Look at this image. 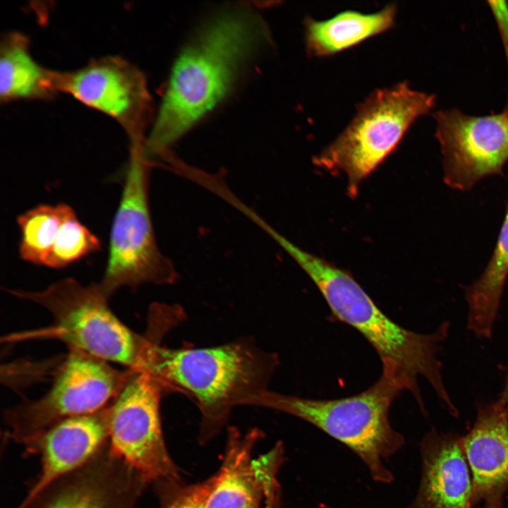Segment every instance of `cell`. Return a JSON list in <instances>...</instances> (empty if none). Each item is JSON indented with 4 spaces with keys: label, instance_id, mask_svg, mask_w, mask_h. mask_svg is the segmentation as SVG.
<instances>
[{
    "label": "cell",
    "instance_id": "cell-1",
    "mask_svg": "<svg viewBox=\"0 0 508 508\" xmlns=\"http://www.w3.org/2000/svg\"><path fill=\"white\" fill-rule=\"evenodd\" d=\"M270 40L262 19L246 8L222 12L203 25L172 68L157 116L145 140L146 158L165 155L175 141L215 107Z\"/></svg>",
    "mask_w": 508,
    "mask_h": 508
},
{
    "label": "cell",
    "instance_id": "cell-2",
    "mask_svg": "<svg viewBox=\"0 0 508 508\" xmlns=\"http://www.w3.org/2000/svg\"><path fill=\"white\" fill-rule=\"evenodd\" d=\"M279 245L310 277L334 316L369 341L380 356L382 368L397 371L417 388L418 379L425 378L445 409L450 414L457 412L438 358L440 346L449 335V322H443L434 332L426 334L406 329L386 315L349 272L285 237Z\"/></svg>",
    "mask_w": 508,
    "mask_h": 508
},
{
    "label": "cell",
    "instance_id": "cell-3",
    "mask_svg": "<svg viewBox=\"0 0 508 508\" xmlns=\"http://www.w3.org/2000/svg\"><path fill=\"white\" fill-rule=\"evenodd\" d=\"M278 356L241 339L205 348L170 349L159 343L147 349L140 369L152 373L164 389L190 396L201 414L202 435L222 428L232 409L249 405L268 390Z\"/></svg>",
    "mask_w": 508,
    "mask_h": 508
},
{
    "label": "cell",
    "instance_id": "cell-4",
    "mask_svg": "<svg viewBox=\"0 0 508 508\" xmlns=\"http://www.w3.org/2000/svg\"><path fill=\"white\" fill-rule=\"evenodd\" d=\"M406 390L416 397L404 376L382 368L373 385L348 397L313 399L267 390L250 405L286 413L313 425L354 452L374 481L389 484L394 477L386 461L405 444L403 435L391 424L389 411L396 397Z\"/></svg>",
    "mask_w": 508,
    "mask_h": 508
},
{
    "label": "cell",
    "instance_id": "cell-5",
    "mask_svg": "<svg viewBox=\"0 0 508 508\" xmlns=\"http://www.w3.org/2000/svg\"><path fill=\"white\" fill-rule=\"evenodd\" d=\"M18 298L45 308L52 315L51 326L16 336L10 340L50 339L107 362L139 369L150 342L119 320L110 309L109 298L99 283L84 286L67 277L41 291L8 289Z\"/></svg>",
    "mask_w": 508,
    "mask_h": 508
},
{
    "label": "cell",
    "instance_id": "cell-6",
    "mask_svg": "<svg viewBox=\"0 0 508 508\" xmlns=\"http://www.w3.org/2000/svg\"><path fill=\"white\" fill-rule=\"evenodd\" d=\"M435 104V95L413 90L407 81L377 89L359 104L348 126L314 158V163L346 175L348 192L355 196L361 182Z\"/></svg>",
    "mask_w": 508,
    "mask_h": 508
},
{
    "label": "cell",
    "instance_id": "cell-7",
    "mask_svg": "<svg viewBox=\"0 0 508 508\" xmlns=\"http://www.w3.org/2000/svg\"><path fill=\"white\" fill-rule=\"evenodd\" d=\"M148 161L144 142L130 143L126 179L110 232L109 258L99 283L109 298L124 286L169 284L176 277L155 240L148 201Z\"/></svg>",
    "mask_w": 508,
    "mask_h": 508
},
{
    "label": "cell",
    "instance_id": "cell-8",
    "mask_svg": "<svg viewBox=\"0 0 508 508\" xmlns=\"http://www.w3.org/2000/svg\"><path fill=\"white\" fill-rule=\"evenodd\" d=\"M133 370L121 371L106 361L68 349L44 396L6 411L10 437L28 447L57 423L104 409L120 393Z\"/></svg>",
    "mask_w": 508,
    "mask_h": 508
},
{
    "label": "cell",
    "instance_id": "cell-9",
    "mask_svg": "<svg viewBox=\"0 0 508 508\" xmlns=\"http://www.w3.org/2000/svg\"><path fill=\"white\" fill-rule=\"evenodd\" d=\"M164 388L146 370L134 369L109 405L111 450L147 483L179 481L163 436L159 404Z\"/></svg>",
    "mask_w": 508,
    "mask_h": 508
},
{
    "label": "cell",
    "instance_id": "cell-10",
    "mask_svg": "<svg viewBox=\"0 0 508 508\" xmlns=\"http://www.w3.org/2000/svg\"><path fill=\"white\" fill-rule=\"evenodd\" d=\"M433 117L447 186L466 190L484 177L502 174L508 161V107L486 116L453 107Z\"/></svg>",
    "mask_w": 508,
    "mask_h": 508
},
{
    "label": "cell",
    "instance_id": "cell-11",
    "mask_svg": "<svg viewBox=\"0 0 508 508\" xmlns=\"http://www.w3.org/2000/svg\"><path fill=\"white\" fill-rule=\"evenodd\" d=\"M61 92L115 119L129 141L145 140L150 96L144 74L120 56L102 57L61 73Z\"/></svg>",
    "mask_w": 508,
    "mask_h": 508
},
{
    "label": "cell",
    "instance_id": "cell-12",
    "mask_svg": "<svg viewBox=\"0 0 508 508\" xmlns=\"http://www.w3.org/2000/svg\"><path fill=\"white\" fill-rule=\"evenodd\" d=\"M147 483L107 443L85 465L17 508H133Z\"/></svg>",
    "mask_w": 508,
    "mask_h": 508
},
{
    "label": "cell",
    "instance_id": "cell-13",
    "mask_svg": "<svg viewBox=\"0 0 508 508\" xmlns=\"http://www.w3.org/2000/svg\"><path fill=\"white\" fill-rule=\"evenodd\" d=\"M109 405L92 413L71 417L54 425L30 446L41 456L40 474L19 504H25L58 479L88 462L107 442Z\"/></svg>",
    "mask_w": 508,
    "mask_h": 508
},
{
    "label": "cell",
    "instance_id": "cell-14",
    "mask_svg": "<svg viewBox=\"0 0 508 508\" xmlns=\"http://www.w3.org/2000/svg\"><path fill=\"white\" fill-rule=\"evenodd\" d=\"M421 476L406 508H471L473 479L462 436L432 429L420 443Z\"/></svg>",
    "mask_w": 508,
    "mask_h": 508
},
{
    "label": "cell",
    "instance_id": "cell-15",
    "mask_svg": "<svg viewBox=\"0 0 508 508\" xmlns=\"http://www.w3.org/2000/svg\"><path fill=\"white\" fill-rule=\"evenodd\" d=\"M462 447L472 475L473 505L503 502L508 491V409L495 401L480 403Z\"/></svg>",
    "mask_w": 508,
    "mask_h": 508
},
{
    "label": "cell",
    "instance_id": "cell-16",
    "mask_svg": "<svg viewBox=\"0 0 508 508\" xmlns=\"http://www.w3.org/2000/svg\"><path fill=\"white\" fill-rule=\"evenodd\" d=\"M259 433L246 435L231 430L222 464L211 478L204 508H260L265 493L267 471L280 456L274 447L258 458L253 450Z\"/></svg>",
    "mask_w": 508,
    "mask_h": 508
},
{
    "label": "cell",
    "instance_id": "cell-17",
    "mask_svg": "<svg viewBox=\"0 0 508 508\" xmlns=\"http://www.w3.org/2000/svg\"><path fill=\"white\" fill-rule=\"evenodd\" d=\"M61 72L39 64L29 40L18 32L6 34L0 46V100L48 99L61 92Z\"/></svg>",
    "mask_w": 508,
    "mask_h": 508
},
{
    "label": "cell",
    "instance_id": "cell-18",
    "mask_svg": "<svg viewBox=\"0 0 508 508\" xmlns=\"http://www.w3.org/2000/svg\"><path fill=\"white\" fill-rule=\"evenodd\" d=\"M397 6L389 4L371 13L344 11L326 20L307 18L305 43L312 56L323 57L351 48L393 27Z\"/></svg>",
    "mask_w": 508,
    "mask_h": 508
},
{
    "label": "cell",
    "instance_id": "cell-19",
    "mask_svg": "<svg viewBox=\"0 0 508 508\" xmlns=\"http://www.w3.org/2000/svg\"><path fill=\"white\" fill-rule=\"evenodd\" d=\"M507 277L508 202L491 259L480 277L465 291L467 328L476 337H492Z\"/></svg>",
    "mask_w": 508,
    "mask_h": 508
},
{
    "label": "cell",
    "instance_id": "cell-20",
    "mask_svg": "<svg viewBox=\"0 0 508 508\" xmlns=\"http://www.w3.org/2000/svg\"><path fill=\"white\" fill-rule=\"evenodd\" d=\"M67 204H40L17 217L20 230L19 255L25 261L44 266L63 221Z\"/></svg>",
    "mask_w": 508,
    "mask_h": 508
},
{
    "label": "cell",
    "instance_id": "cell-21",
    "mask_svg": "<svg viewBox=\"0 0 508 508\" xmlns=\"http://www.w3.org/2000/svg\"><path fill=\"white\" fill-rule=\"evenodd\" d=\"M101 248L99 238L80 222L74 210L67 205L44 266L63 268Z\"/></svg>",
    "mask_w": 508,
    "mask_h": 508
},
{
    "label": "cell",
    "instance_id": "cell-22",
    "mask_svg": "<svg viewBox=\"0 0 508 508\" xmlns=\"http://www.w3.org/2000/svg\"><path fill=\"white\" fill-rule=\"evenodd\" d=\"M210 483L209 478L188 485H180L179 481L157 485L165 489L162 508H204Z\"/></svg>",
    "mask_w": 508,
    "mask_h": 508
},
{
    "label": "cell",
    "instance_id": "cell-23",
    "mask_svg": "<svg viewBox=\"0 0 508 508\" xmlns=\"http://www.w3.org/2000/svg\"><path fill=\"white\" fill-rule=\"evenodd\" d=\"M488 3L498 27L508 67V2L489 1ZM507 107H508V100Z\"/></svg>",
    "mask_w": 508,
    "mask_h": 508
},
{
    "label": "cell",
    "instance_id": "cell-24",
    "mask_svg": "<svg viewBox=\"0 0 508 508\" xmlns=\"http://www.w3.org/2000/svg\"><path fill=\"white\" fill-rule=\"evenodd\" d=\"M263 508H282L281 490L278 488L269 490L265 495Z\"/></svg>",
    "mask_w": 508,
    "mask_h": 508
},
{
    "label": "cell",
    "instance_id": "cell-25",
    "mask_svg": "<svg viewBox=\"0 0 508 508\" xmlns=\"http://www.w3.org/2000/svg\"><path fill=\"white\" fill-rule=\"evenodd\" d=\"M495 402L500 406L508 409V371L505 377L502 389Z\"/></svg>",
    "mask_w": 508,
    "mask_h": 508
},
{
    "label": "cell",
    "instance_id": "cell-26",
    "mask_svg": "<svg viewBox=\"0 0 508 508\" xmlns=\"http://www.w3.org/2000/svg\"><path fill=\"white\" fill-rule=\"evenodd\" d=\"M483 508H504L503 502L485 503Z\"/></svg>",
    "mask_w": 508,
    "mask_h": 508
}]
</instances>
